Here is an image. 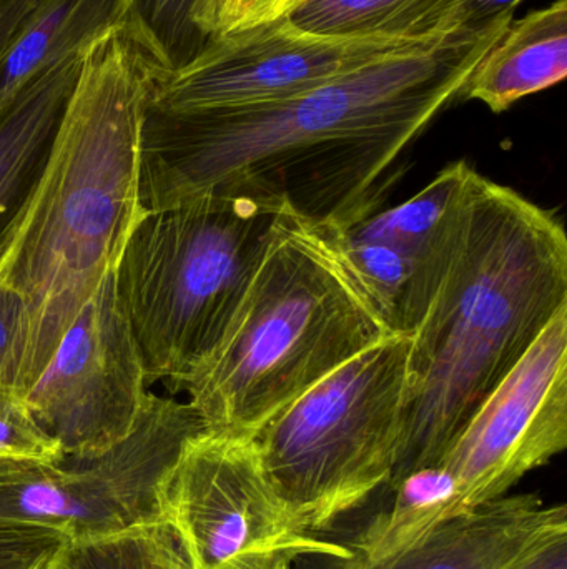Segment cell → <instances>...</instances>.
<instances>
[{
  "label": "cell",
  "mask_w": 567,
  "mask_h": 569,
  "mask_svg": "<svg viewBox=\"0 0 567 569\" xmlns=\"http://www.w3.org/2000/svg\"><path fill=\"white\" fill-rule=\"evenodd\" d=\"M515 16L463 26L393 50L312 92L256 106L165 112L149 107L140 137L143 212L215 187L246 186L295 203L300 183L330 182L355 212L399 153L453 100Z\"/></svg>",
  "instance_id": "cell-1"
},
{
  "label": "cell",
  "mask_w": 567,
  "mask_h": 569,
  "mask_svg": "<svg viewBox=\"0 0 567 569\" xmlns=\"http://www.w3.org/2000/svg\"><path fill=\"white\" fill-rule=\"evenodd\" d=\"M170 72L129 19L83 49L42 176L0 247V283L26 305L16 378L22 393L115 270L145 213L140 137L156 86Z\"/></svg>",
  "instance_id": "cell-2"
},
{
  "label": "cell",
  "mask_w": 567,
  "mask_h": 569,
  "mask_svg": "<svg viewBox=\"0 0 567 569\" xmlns=\"http://www.w3.org/2000/svg\"><path fill=\"white\" fill-rule=\"evenodd\" d=\"M566 307L561 220L479 173L455 256L412 335L389 488L439 463L476 408Z\"/></svg>",
  "instance_id": "cell-3"
},
{
  "label": "cell",
  "mask_w": 567,
  "mask_h": 569,
  "mask_svg": "<svg viewBox=\"0 0 567 569\" xmlns=\"http://www.w3.org/2000/svg\"><path fill=\"white\" fill-rule=\"evenodd\" d=\"M343 223L290 203L235 320L183 383L209 433L253 438L346 361L398 335L350 259Z\"/></svg>",
  "instance_id": "cell-4"
},
{
  "label": "cell",
  "mask_w": 567,
  "mask_h": 569,
  "mask_svg": "<svg viewBox=\"0 0 567 569\" xmlns=\"http://www.w3.org/2000/svg\"><path fill=\"white\" fill-rule=\"evenodd\" d=\"M288 200L246 186L145 212L115 267L146 381L182 390L235 320Z\"/></svg>",
  "instance_id": "cell-5"
},
{
  "label": "cell",
  "mask_w": 567,
  "mask_h": 569,
  "mask_svg": "<svg viewBox=\"0 0 567 569\" xmlns=\"http://www.w3.org/2000/svg\"><path fill=\"white\" fill-rule=\"evenodd\" d=\"M409 350L412 335L379 341L253 437L273 487L313 533L389 483L408 400Z\"/></svg>",
  "instance_id": "cell-6"
},
{
  "label": "cell",
  "mask_w": 567,
  "mask_h": 569,
  "mask_svg": "<svg viewBox=\"0 0 567 569\" xmlns=\"http://www.w3.org/2000/svg\"><path fill=\"white\" fill-rule=\"evenodd\" d=\"M162 517L190 569H273L302 557L348 560L310 531L273 487L253 438L195 435L162 488Z\"/></svg>",
  "instance_id": "cell-7"
},
{
  "label": "cell",
  "mask_w": 567,
  "mask_h": 569,
  "mask_svg": "<svg viewBox=\"0 0 567 569\" xmlns=\"http://www.w3.org/2000/svg\"><path fill=\"white\" fill-rule=\"evenodd\" d=\"M205 431L189 401L150 391L135 430L92 460H0V520L42 525L70 540L163 520L162 488L183 445Z\"/></svg>",
  "instance_id": "cell-8"
},
{
  "label": "cell",
  "mask_w": 567,
  "mask_h": 569,
  "mask_svg": "<svg viewBox=\"0 0 567 569\" xmlns=\"http://www.w3.org/2000/svg\"><path fill=\"white\" fill-rule=\"evenodd\" d=\"M146 385L142 355L112 270L23 395L65 458L92 460L135 430L149 400Z\"/></svg>",
  "instance_id": "cell-9"
},
{
  "label": "cell",
  "mask_w": 567,
  "mask_h": 569,
  "mask_svg": "<svg viewBox=\"0 0 567 569\" xmlns=\"http://www.w3.org/2000/svg\"><path fill=\"white\" fill-rule=\"evenodd\" d=\"M392 37H330L298 29L286 13L205 40L179 69L166 73L150 107L165 112L230 109L279 102L409 46Z\"/></svg>",
  "instance_id": "cell-10"
},
{
  "label": "cell",
  "mask_w": 567,
  "mask_h": 569,
  "mask_svg": "<svg viewBox=\"0 0 567 569\" xmlns=\"http://www.w3.org/2000/svg\"><path fill=\"white\" fill-rule=\"evenodd\" d=\"M567 447V307L458 431L439 467L468 510L508 497Z\"/></svg>",
  "instance_id": "cell-11"
},
{
  "label": "cell",
  "mask_w": 567,
  "mask_h": 569,
  "mask_svg": "<svg viewBox=\"0 0 567 569\" xmlns=\"http://www.w3.org/2000/svg\"><path fill=\"white\" fill-rule=\"evenodd\" d=\"M567 527L565 505L545 507L536 495L499 498L473 508L392 560L355 557L328 569H513L543 538Z\"/></svg>",
  "instance_id": "cell-12"
},
{
  "label": "cell",
  "mask_w": 567,
  "mask_h": 569,
  "mask_svg": "<svg viewBox=\"0 0 567 569\" xmlns=\"http://www.w3.org/2000/svg\"><path fill=\"white\" fill-rule=\"evenodd\" d=\"M478 176L466 160L449 163L412 199L365 216L345 232L398 250L439 288L462 239Z\"/></svg>",
  "instance_id": "cell-13"
},
{
  "label": "cell",
  "mask_w": 567,
  "mask_h": 569,
  "mask_svg": "<svg viewBox=\"0 0 567 569\" xmlns=\"http://www.w3.org/2000/svg\"><path fill=\"white\" fill-rule=\"evenodd\" d=\"M82 52L39 73L0 117V247L42 176Z\"/></svg>",
  "instance_id": "cell-14"
},
{
  "label": "cell",
  "mask_w": 567,
  "mask_h": 569,
  "mask_svg": "<svg viewBox=\"0 0 567 569\" xmlns=\"http://www.w3.org/2000/svg\"><path fill=\"white\" fill-rule=\"evenodd\" d=\"M567 76V0L513 20L462 90L492 112L543 92Z\"/></svg>",
  "instance_id": "cell-15"
},
{
  "label": "cell",
  "mask_w": 567,
  "mask_h": 569,
  "mask_svg": "<svg viewBox=\"0 0 567 569\" xmlns=\"http://www.w3.org/2000/svg\"><path fill=\"white\" fill-rule=\"evenodd\" d=\"M132 0H40L0 56V117L43 70L129 19Z\"/></svg>",
  "instance_id": "cell-16"
},
{
  "label": "cell",
  "mask_w": 567,
  "mask_h": 569,
  "mask_svg": "<svg viewBox=\"0 0 567 569\" xmlns=\"http://www.w3.org/2000/svg\"><path fill=\"white\" fill-rule=\"evenodd\" d=\"M298 29L330 37L422 42L463 23V0H300L286 12Z\"/></svg>",
  "instance_id": "cell-17"
},
{
  "label": "cell",
  "mask_w": 567,
  "mask_h": 569,
  "mask_svg": "<svg viewBox=\"0 0 567 569\" xmlns=\"http://www.w3.org/2000/svg\"><path fill=\"white\" fill-rule=\"evenodd\" d=\"M393 490L392 508L369 521L348 545L353 557L363 563H379L399 557L453 518L468 511L455 477L439 465L406 475Z\"/></svg>",
  "instance_id": "cell-18"
},
{
  "label": "cell",
  "mask_w": 567,
  "mask_h": 569,
  "mask_svg": "<svg viewBox=\"0 0 567 569\" xmlns=\"http://www.w3.org/2000/svg\"><path fill=\"white\" fill-rule=\"evenodd\" d=\"M50 569H190V565L175 531L165 520H156L70 541Z\"/></svg>",
  "instance_id": "cell-19"
},
{
  "label": "cell",
  "mask_w": 567,
  "mask_h": 569,
  "mask_svg": "<svg viewBox=\"0 0 567 569\" xmlns=\"http://www.w3.org/2000/svg\"><path fill=\"white\" fill-rule=\"evenodd\" d=\"M192 6L193 0H132L130 6V27L170 70L195 56L190 37L200 33L190 20Z\"/></svg>",
  "instance_id": "cell-20"
},
{
  "label": "cell",
  "mask_w": 567,
  "mask_h": 569,
  "mask_svg": "<svg viewBox=\"0 0 567 569\" xmlns=\"http://www.w3.org/2000/svg\"><path fill=\"white\" fill-rule=\"evenodd\" d=\"M63 458L60 445L33 417L26 395L12 385L0 383V460L57 465Z\"/></svg>",
  "instance_id": "cell-21"
},
{
  "label": "cell",
  "mask_w": 567,
  "mask_h": 569,
  "mask_svg": "<svg viewBox=\"0 0 567 569\" xmlns=\"http://www.w3.org/2000/svg\"><path fill=\"white\" fill-rule=\"evenodd\" d=\"M70 541L53 528L0 520V569H50Z\"/></svg>",
  "instance_id": "cell-22"
},
{
  "label": "cell",
  "mask_w": 567,
  "mask_h": 569,
  "mask_svg": "<svg viewBox=\"0 0 567 569\" xmlns=\"http://www.w3.org/2000/svg\"><path fill=\"white\" fill-rule=\"evenodd\" d=\"M280 0H193L190 20L200 37L236 32L280 17Z\"/></svg>",
  "instance_id": "cell-23"
},
{
  "label": "cell",
  "mask_w": 567,
  "mask_h": 569,
  "mask_svg": "<svg viewBox=\"0 0 567 569\" xmlns=\"http://www.w3.org/2000/svg\"><path fill=\"white\" fill-rule=\"evenodd\" d=\"M26 305L22 297L0 283V383L16 387L22 353Z\"/></svg>",
  "instance_id": "cell-24"
},
{
  "label": "cell",
  "mask_w": 567,
  "mask_h": 569,
  "mask_svg": "<svg viewBox=\"0 0 567 569\" xmlns=\"http://www.w3.org/2000/svg\"><path fill=\"white\" fill-rule=\"evenodd\" d=\"M513 569H567V527L543 538Z\"/></svg>",
  "instance_id": "cell-25"
},
{
  "label": "cell",
  "mask_w": 567,
  "mask_h": 569,
  "mask_svg": "<svg viewBox=\"0 0 567 569\" xmlns=\"http://www.w3.org/2000/svg\"><path fill=\"white\" fill-rule=\"evenodd\" d=\"M523 0H463V23L483 27L493 20L515 16L516 7Z\"/></svg>",
  "instance_id": "cell-26"
},
{
  "label": "cell",
  "mask_w": 567,
  "mask_h": 569,
  "mask_svg": "<svg viewBox=\"0 0 567 569\" xmlns=\"http://www.w3.org/2000/svg\"><path fill=\"white\" fill-rule=\"evenodd\" d=\"M40 0H0V56Z\"/></svg>",
  "instance_id": "cell-27"
},
{
  "label": "cell",
  "mask_w": 567,
  "mask_h": 569,
  "mask_svg": "<svg viewBox=\"0 0 567 569\" xmlns=\"http://www.w3.org/2000/svg\"><path fill=\"white\" fill-rule=\"evenodd\" d=\"M298 2L300 0H280V16H283V13L288 12V10L292 9V7Z\"/></svg>",
  "instance_id": "cell-28"
},
{
  "label": "cell",
  "mask_w": 567,
  "mask_h": 569,
  "mask_svg": "<svg viewBox=\"0 0 567 569\" xmlns=\"http://www.w3.org/2000/svg\"><path fill=\"white\" fill-rule=\"evenodd\" d=\"M273 569H293V563H280L279 567Z\"/></svg>",
  "instance_id": "cell-29"
}]
</instances>
